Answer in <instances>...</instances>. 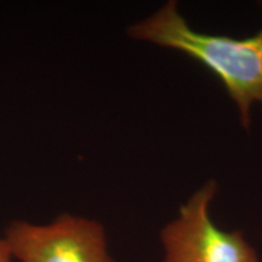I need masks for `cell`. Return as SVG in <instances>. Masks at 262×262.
I'll use <instances>...</instances> for the list:
<instances>
[{
  "label": "cell",
  "mask_w": 262,
  "mask_h": 262,
  "mask_svg": "<svg viewBox=\"0 0 262 262\" xmlns=\"http://www.w3.org/2000/svg\"><path fill=\"white\" fill-rule=\"evenodd\" d=\"M127 33L139 40L181 51L205 66L237 103L242 124L248 129L251 104L262 106V29L247 39L195 32L180 15L176 3L168 2Z\"/></svg>",
  "instance_id": "1"
},
{
  "label": "cell",
  "mask_w": 262,
  "mask_h": 262,
  "mask_svg": "<svg viewBox=\"0 0 262 262\" xmlns=\"http://www.w3.org/2000/svg\"><path fill=\"white\" fill-rule=\"evenodd\" d=\"M215 193L216 182L209 181L163 229L165 262H257L241 232L222 231L211 222L209 204Z\"/></svg>",
  "instance_id": "2"
},
{
  "label": "cell",
  "mask_w": 262,
  "mask_h": 262,
  "mask_svg": "<svg viewBox=\"0 0 262 262\" xmlns=\"http://www.w3.org/2000/svg\"><path fill=\"white\" fill-rule=\"evenodd\" d=\"M4 238L21 262H114L102 226L70 214L49 225L14 221Z\"/></svg>",
  "instance_id": "3"
},
{
  "label": "cell",
  "mask_w": 262,
  "mask_h": 262,
  "mask_svg": "<svg viewBox=\"0 0 262 262\" xmlns=\"http://www.w3.org/2000/svg\"><path fill=\"white\" fill-rule=\"evenodd\" d=\"M14 255L5 238H0V262H12Z\"/></svg>",
  "instance_id": "4"
}]
</instances>
